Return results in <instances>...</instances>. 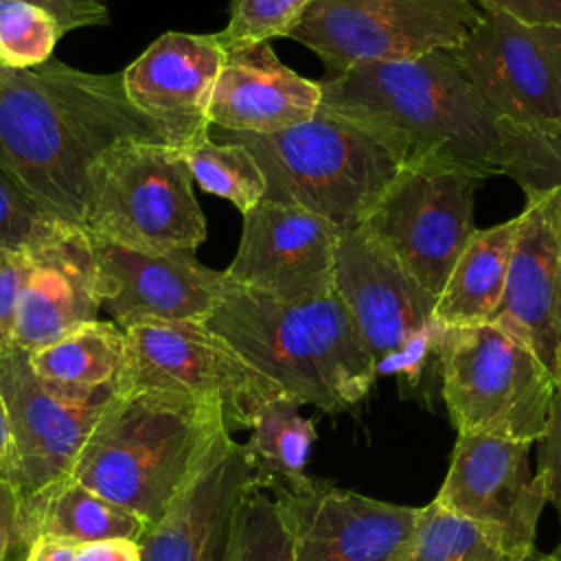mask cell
I'll list each match as a JSON object with an SVG mask.
<instances>
[{
  "label": "cell",
  "instance_id": "7c38bea8",
  "mask_svg": "<svg viewBox=\"0 0 561 561\" xmlns=\"http://www.w3.org/2000/svg\"><path fill=\"white\" fill-rule=\"evenodd\" d=\"M451 53L500 123L561 136V26L489 13Z\"/></svg>",
  "mask_w": 561,
  "mask_h": 561
},
{
  "label": "cell",
  "instance_id": "44dd1931",
  "mask_svg": "<svg viewBox=\"0 0 561 561\" xmlns=\"http://www.w3.org/2000/svg\"><path fill=\"white\" fill-rule=\"evenodd\" d=\"M224 55L215 33L171 31L121 72L127 99L162 129L167 145L184 149L208 136V103Z\"/></svg>",
  "mask_w": 561,
  "mask_h": 561
},
{
  "label": "cell",
  "instance_id": "ab89813d",
  "mask_svg": "<svg viewBox=\"0 0 561 561\" xmlns=\"http://www.w3.org/2000/svg\"><path fill=\"white\" fill-rule=\"evenodd\" d=\"M77 561H140V543L136 539H96L77 546Z\"/></svg>",
  "mask_w": 561,
  "mask_h": 561
},
{
  "label": "cell",
  "instance_id": "277c9868",
  "mask_svg": "<svg viewBox=\"0 0 561 561\" xmlns=\"http://www.w3.org/2000/svg\"><path fill=\"white\" fill-rule=\"evenodd\" d=\"M221 432L217 403L173 392L114 394L81 447L70 478L153 526Z\"/></svg>",
  "mask_w": 561,
  "mask_h": 561
},
{
  "label": "cell",
  "instance_id": "5bb4252c",
  "mask_svg": "<svg viewBox=\"0 0 561 561\" xmlns=\"http://www.w3.org/2000/svg\"><path fill=\"white\" fill-rule=\"evenodd\" d=\"M272 493L294 561H401L421 517V506L375 500L316 478Z\"/></svg>",
  "mask_w": 561,
  "mask_h": 561
},
{
  "label": "cell",
  "instance_id": "ac0fdd59",
  "mask_svg": "<svg viewBox=\"0 0 561 561\" xmlns=\"http://www.w3.org/2000/svg\"><path fill=\"white\" fill-rule=\"evenodd\" d=\"M259 491L243 443L221 432L206 458L140 543V561H226L234 519Z\"/></svg>",
  "mask_w": 561,
  "mask_h": 561
},
{
  "label": "cell",
  "instance_id": "f1b7e54d",
  "mask_svg": "<svg viewBox=\"0 0 561 561\" xmlns=\"http://www.w3.org/2000/svg\"><path fill=\"white\" fill-rule=\"evenodd\" d=\"M64 35L44 7L26 0H0V66L26 70L46 64Z\"/></svg>",
  "mask_w": 561,
  "mask_h": 561
},
{
  "label": "cell",
  "instance_id": "d4e9b609",
  "mask_svg": "<svg viewBox=\"0 0 561 561\" xmlns=\"http://www.w3.org/2000/svg\"><path fill=\"white\" fill-rule=\"evenodd\" d=\"M316 425L300 414V403L280 394L265 403L250 425L245 445L254 484L263 489H298L311 478L305 473L316 443Z\"/></svg>",
  "mask_w": 561,
  "mask_h": 561
},
{
  "label": "cell",
  "instance_id": "7bdbcfd3",
  "mask_svg": "<svg viewBox=\"0 0 561 561\" xmlns=\"http://www.w3.org/2000/svg\"><path fill=\"white\" fill-rule=\"evenodd\" d=\"M522 561H561V543H559L552 552H539V550H535V552H530L528 557H524Z\"/></svg>",
  "mask_w": 561,
  "mask_h": 561
},
{
  "label": "cell",
  "instance_id": "60d3db41",
  "mask_svg": "<svg viewBox=\"0 0 561 561\" xmlns=\"http://www.w3.org/2000/svg\"><path fill=\"white\" fill-rule=\"evenodd\" d=\"M77 541L39 535L31 543L24 561H77Z\"/></svg>",
  "mask_w": 561,
  "mask_h": 561
},
{
  "label": "cell",
  "instance_id": "6da1fadb",
  "mask_svg": "<svg viewBox=\"0 0 561 561\" xmlns=\"http://www.w3.org/2000/svg\"><path fill=\"white\" fill-rule=\"evenodd\" d=\"M134 140L167 145L127 99L121 72L57 59L26 70L0 66V167L53 217L83 226L94 164Z\"/></svg>",
  "mask_w": 561,
  "mask_h": 561
},
{
  "label": "cell",
  "instance_id": "d6a6232c",
  "mask_svg": "<svg viewBox=\"0 0 561 561\" xmlns=\"http://www.w3.org/2000/svg\"><path fill=\"white\" fill-rule=\"evenodd\" d=\"M506 138L513 160L504 175L513 178L524 191L561 186V136L541 138L506 127Z\"/></svg>",
  "mask_w": 561,
  "mask_h": 561
},
{
  "label": "cell",
  "instance_id": "4316f807",
  "mask_svg": "<svg viewBox=\"0 0 561 561\" xmlns=\"http://www.w3.org/2000/svg\"><path fill=\"white\" fill-rule=\"evenodd\" d=\"M182 158L202 191L234 204L241 215L265 197V178L254 156L239 142L215 140L210 134L184 149Z\"/></svg>",
  "mask_w": 561,
  "mask_h": 561
},
{
  "label": "cell",
  "instance_id": "9a60e30c",
  "mask_svg": "<svg viewBox=\"0 0 561 561\" xmlns=\"http://www.w3.org/2000/svg\"><path fill=\"white\" fill-rule=\"evenodd\" d=\"M524 193L504 296L491 322L522 340L561 392V186Z\"/></svg>",
  "mask_w": 561,
  "mask_h": 561
},
{
  "label": "cell",
  "instance_id": "4dcf8cb0",
  "mask_svg": "<svg viewBox=\"0 0 561 561\" xmlns=\"http://www.w3.org/2000/svg\"><path fill=\"white\" fill-rule=\"evenodd\" d=\"M311 2L313 0H232L230 20L226 28L215 35L224 50L287 37Z\"/></svg>",
  "mask_w": 561,
  "mask_h": 561
},
{
  "label": "cell",
  "instance_id": "9c48e42d",
  "mask_svg": "<svg viewBox=\"0 0 561 561\" xmlns=\"http://www.w3.org/2000/svg\"><path fill=\"white\" fill-rule=\"evenodd\" d=\"M482 20L471 0H313L287 37L337 75L353 66L454 50Z\"/></svg>",
  "mask_w": 561,
  "mask_h": 561
},
{
  "label": "cell",
  "instance_id": "8fae6325",
  "mask_svg": "<svg viewBox=\"0 0 561 561\" xmlns=\"http://www.w3.org/2000/svg\"><path fill=\"white\" fill-rule=\"evenodd\" d=\"M0 394L11 434V454L0 478L18 489L20 500H26L70 476L116 388L90 392L57 388L33 370L28 351L4 344L0 346Z\"/></svg>",
  "mask_w": 561,
  "mask_h": 561
},
{
  "label": "cell",
  "instance_id": "2e32d148",
  "mask_svg": "<svg viewBox=\"0 0 561 561\" xmlns=\"http://www.w3.org/2000/svg\"><path fill=\"white\" fill-rule=\"evenodd\" d=\"M340 234L320 215L261 199L243 213L239 248L224 272L239 287L283 300L327 296L333 291Z\"/></svg>",
  "mask_w": 561,
  "mask_h": 561
},
{
  "label": "cell",
  "instance_id": "7a4b0ae2",
  "mask_svg": "<svg viewBox=\"0 0 561 561\" xmlns=\"http://www.w3.org/2000/svg\"><path fill=\"white\" fill-rule=\"evenodd\" d=\"M322 105L399 142L408 160L436 156L482 175L513 160L506 125L484 105L451 50L353 66L318 81Z\"/></svg>",
  "mask_w": 561,
  "mask_h": 561
},
{
  "label": "cell",
  "instance_id": "b9f144b4",
  "mask_svg": "<svg viewBox=\"0 0 561 561\" xmlns=\"http://www.w3.org/2000/svg\"><path fill=\"white\" fill-rule=\"evenodd\" d=\"M9 454H11V434H9V414H7V405L4 399L0 394V476L7 469L9 462Z\"/></svg>",
  "mask_w": 561,
  "mask_h": 561
},
{
  "label": "cell",
  "instance_id": "ffe728a7",
  "mask_svg": "<svg viewBox=\"0 0 561 561\" xmlns=\"http://www.w3.org/2000/svg\"><path fill=\"white\" fill-rule=\"evenodd\" d=\"M31 274L24 285L11 344L33 353L68 331L99 320L101 270L92 237L55 219L26 250Z\"/></svg>",
  "mask_w": 561,
  "mask_h": 561
},
{
  "label": "cell",
  "instance_id": "cb8c5ba5",
  "mask_svg": "<svg viewBox=\"0 0 561 561\" xmlns=\"http://www.w3.org/2000/svg\"><path fill=\"white\" fill-rule=\"evenodd\" d=\"M20 522L28 548L39 535L85 543L114 537L138 541L147 530L140 517L70 476L33 497L20 500Z\"/></svg>",
  "mask_w": 561,
  "mask_h": 561
},
{
  "label": "cell",
  "instance_id": "8992f818",
  "mask_svg": "<svg viewBox=\"0 0 561 561\" xmlns=\"http://www.w3.org/2000/svg\"><path fill=\"white\" fill-rule=\"evenodd\" d=\"M434 355L440 397L458 434L533 445L543 436L559 388L522 340L493 322L438 324Z\"/></svg>",
  "mask_w": 561,
  "mask_h": 561
},
{
  "label": "cell",
  "instance_id": "5b68a950",
  "mask_svg": "<svg viewBox=\"0 0 561 561\" xmlns=\"http://www.w3.org/2000/svg\"><path fill=\"white\" fill-rule=\"evenodd\" d=\"M217 134L254 156L265 178L263 199L305 208L340 230L362 224L408 160L399 142L322 103L309 121L276 134Z\"/></svg>",
  "mask_w": 561,
  "mask_h": 561
},
{
  "label": "cell",
  "instance_id": "8d00e7d4",
  "mask_svg": "<svg viewBox=\"0 0 561 561\" xmlns=\"http://www.w3.org/2000/svg\"><path fill=\"white\" fill-rule=\"evenodd\" d=\"M28 543L20 522V493L0 478V561H24Z\"/></svg>",
  "mask_w": 561,
  "mask_h": 561
},
{
  "label": "cell",
  "instance_id": "d6986e66",
  "mask_svg": "<svg viewBox=\"0 0 561 561\" xmlns=\"http://www.w3.org/2000/svg\"><path fill=\"white\" fill-rule=\"evenodd\" d=\"M333 291L351 313L375 366L434 322L436 296L359 226L340 234Z\"/></svg>",
  "mask_w": 561,
  "mask_h": 561
},
{
  "label": "cell",
  "instance_id": "7402d4cb",
  "mask_svg": "<svg viewBox=\"0 0 561 561\" xmlns=\"http://www.w3.org/2000/svg\"><path fill=\"white\" fill-rule=\"evenodd\" d=\"M224 53L208 103L210 127L276 134L309 121L318 112L322 103L320 83L285 66L270 42Z\"/></svg>",
  "mask_w": 561,
  "mask_h": 561
},
{
  "label": "cell",
  "instance_id": "ba28073f",
  "mask_svg": "<svg viewBox=\"0 0 561 561\" xmlns=\"http://www.w3.org/2000/svg\"><path fill=\"white\" fill-rule=\"evenodd\" d=\"M486 175L458 162L419 156L403 162L359 228L438 298L476 230L473 199Z\"/></svg>",
  "mask_w": 561,
  "mask_h": 561
},
{
  "label": "cell",
  "instance_id": "d590c367",
  "mask_svg": "<svg viewBox=\"0 0 561 561\" xmlns=\"http://www.w3.org/2000/svg\"><path fill=\"white\" fill-rule=\"evenodd\" d=\"M436 322H432L427 329L410 337L401 348L383 357L377 366L375 373L379 375H397L405 386H416L423 368L427 364L430 353H434V337H436Z\"/></svg>",
  "mask_w": 561,
  "mask_h": 561
},
{
  "label": "cell",
  "instance_id": "30bf717a",
  "mask_svg": "<svg viewBox=\"0 0 561 561\" xmlns=\"http://www.w3.org/2000/svg\"><path fill=\"white\" fill-rule=\"evenodd\" d=\"M173 390L224 412L230 434L250 430L259 410L283 392L202 322H142L125 331L116 392Z\"/></svg>",
  "mask_w": 561,
  "mask_h": 561
},
{
  "label": "cell",
  "instance_id": "83f0119b",
  "mask_svg": "<svg viewBox=\"0 0 561 561\" xmlns=\"http://www.w3.org/2000/svg\"><path fill=\"white\" fill-rule=\"evenodd\" d=\"M401 561H513L471 522L430 502Z\"/></svg>",
  "mask_w": 561,
  "mask_h": 561
},
{
  "label": "cell",
  "instance_id": "e575fe53",
  "mask_svg": "<svg viewBox=\"0 0 561 561\" xmlns=\"http://www.w3.org/2000/svg\"><path fill=\"white\" fill-rule=\"evenodd\" d=\"M535 445H537L535 471L541 476L546 484L548 504H552L561 522V392H557L546 432Z\"/></svg>",
  "mask_w": 561,
  "mask_h": 561
},
{
  "label": "cell",
  "instance_id": "3957f363",
  "mask_svg": "<svg viewBox=\"0 0 561 561\" xmlns=\"http://www.w3.org/2000/svg\"><path fill=\"white\" fill-rule=\"evenodd\" d=\"M202 324L300 405L331 414L348 410L377 379L375 362L335 291L283 300L230 280Z\"/></svg>",
  "mask_w": 561,
  "mask_h": 561
},
{
  "label": "cell",
  "instance_id": "74e56055",
  "mask_svg": "<svg viewBox=\"0 0 561 561\" xmlns=\"http://www.w3.org/2000/svg\"><path fill=\"white\" fill-rule=\"evenodd\" d=\"M44 7L55 15L64 35L83 28V26H101L110 22L107 0H26Z\"/></svg>",
  "mask_w": 561,
  "mask_h": 561
},
{
  "label": "cell",
  "instance_id": "f546056e",
  "mask_svg": "<svg viewBox=\"0 0 561 561\" xmlns=\"http://www.w3.org/2000/svg\"><path fill=\"white\" fill-rule=\"evenodd\" d=\"M226 561H294L280 511L263 491H252L241 502Z\"/></svg>",
  "mask_w": 561,
  "mask_h": 561
},
{
  "label": "cell",
  "instance_id": "e0dca14e",
  "mask_svg": "<svg viewBox=\"0 0 561 561\" xmlns=\"http://www.w3.org/2000/svg\"><path fill=\"white\" fill-rule=\"evenodd\" d=\"M92 245L101 270V309L123 331L142 322H204L230 285L226 272L206 267L193 250L156 254L96 237Z\"/></svg>",
  "mask_w": 561,
  "mask_h": 561
},
{
  "label": "cell",
  "instance_id": "52a82bcc",
  "mask_svg": "<svg viewBox=\"0 0 561 561\" xmlns=\"http://www.w3.org/2000/svg\"><path fill=\"white\" fill-rule=\"evenodd\" d=\"M81 228L140 252H195L206 239V219L182 151L134 140L101 156Z\"/></svg>",
  "mask_w": 561,
  "mask_h": 561
},
{
  "label": "cell",
  "instance_id": "603a6c76",
  "mask_svg": "<svg viewBox=\"0 0 561 561\" xmlns=\"http://www.w3.org/2000/svg\"><path fill=\"white\" fill-rule=\"evenodd\" d=\"M517 230L519 215L471 232L436 298L434 322L443 327L491 322L504 296Z\"/></svg>",
  "mask_w": 561,
  "mask_h": 561
},
{
  "label": "cell",
  "instance_id": "836d02e7",
  "mask_svg": "<svg viewBox=\"0 0 561 561\" xmlns=\"http://www.w3.org/2000/svg\"><path fill=\"white\" fill-rule=\"evenodd\" d=\"M31 274L26 250H0V346L11 344L15 316Z\"/></svg>",
  "mask_w": 561,
  "mask_h": 561
},
{
  "label": "cell",
  "instance_id": "f35d334b",
  "mask_svg": "<svg viewBox=\"0 0 561 561\" xmlns=\"http://www.w3.org/2000/svg\"><path fill=\"white\" fill-rule=\"evenodd\" d=\"M484 15L502 13L526 24L561 26V0H471Z\"/></svg>",
  "mask_w": 561,
  "mask_h": 561
},
{
  "label": "cell",
  "instance_id": "4fadbf2b",
  "mask_svg": "<svg viewBox=\"0 0 561 561\" xmlns=\"http://www.w3.org/2000/svg\"><path fill=\"white\" fill-rule=\"evenodd\" d=\"M530 447L491 434H458L432 500L480 528L513 561L537 550V524L548 504L546 484L530 469Z\"/></svg>",
  "mask_w": 561,
  "mask_h": 561
},
{
  "label": "cell",
  "instance_id": "1f68e13d",
  "mask_svg": "<svg viewBox=\"0 0 561 561\" xmlns=\"http://www.w3.org/2000/svg\"><path fill=\"white\" fill-rule=\"evenodd\" d=\"M55 219L0 167V250H28Z\"/></svg>",
  "mask_w": 561,
  "mask_h": 561
},
{
  "label": "cell",
  "instance_id": "484cf974",
  "mask_svg": "<svg viewBox=\"0 0 561 561\" xmlns=\"http://www.w3.org/2000/svg\"><path fill=\"white\" fill-rule=\"evenodd\" d=\"M125 331L114 322L92 320L59 340L28 353L33 370L48 383L90 392L114 386L121 373Z\"/></svg>",
  "mask_w": 561,
  "mask_h": 561
}]
</instances>
